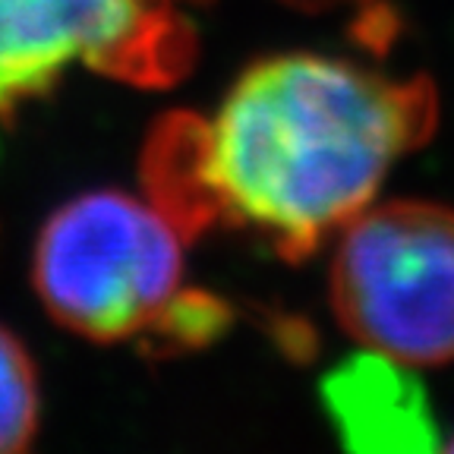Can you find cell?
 <instances>
[{
    "label": "cell",
    "instance_id": "2",
    "mask_svg": "<svg viewBox=\"0 0 454 454\" xmlns=\"http://www.w3.org/2000/svg\"><path fill=\"white\" fill-rule=\"evenodd\" d=\"M32 284L60 325L92 340L190 328L184 227L152 192L98 186L57 206L35 237Z\"/></svg>",
    "mask_w": 454,
    "mask_h": 454
},
{
    "label": "cell",
    "instance_id": "4",
    "mask_svg": "<svg viewBox=\"0 0 454 454\" xmlns=\"http://www.w3.org/2000/svg\"><path fill=\"white\" fill-rule=\"evenodd\" d=\"M155 35L152 0H0V107L79 67H133Z\"/></svg>",
    "mask_w": 454,
    "mask_h": 454
},
{
    "label": "cell",
    "instance_id": "5",
    "mask_svg": "<svg viewBox=\"0 0 454 454\" xmlns=\"http://www.w3.org/2000/svg\"><path fill=\"white\" fill-rule=\"evenodd\" d=\"M322 397L348 448L411 454L439 445L429 395L407 363L360 348V354L328 372Z\"/></svg>",
    "mask_w": 454,
    "mask_h": 454
},
{
    "label": "cell",
    "instance_id": "3",
    "mask_svg": "<svg viewBox=\"0 0 454 454\" xmlns=\"http://www.w3.org/2000/svg\"><path fill=\"white\" fill-rule=\"evenodd\" d=\"M328 294L363 350L407 366L454 363V208L372 202L334 234Z\"/></svg>",
    "mask_w": 454,
    "mask_h": 454
},
{
    "label": "cell",
    "instance_id": "6",
    "mask_svg": "<svg viewBox=\"0 0 454 454\" xmlns=\"http://www.w3.org/2000/svg\"><path fill=\"white\" fill-rule=\"evenodd\" d=\"M42 388L26 344L0 325V454L20 451L38 429Z\"/></svg>",
    "mask_w": 454,
    "mask_h": 454
},
{
    "label": "cell",
    "instance_id": "1",
    "mask_svg": "<svg viewBox=\"0 0 454 454\" xmlns=\"http://www.w3.org/2000/svg\"><path fill=\"white\" fill-rule=\"evenodd\" d=\"M426 79L350 57L271 54L231 82L192 142V177L224 218L284 249L334 240L435 127Z\"/></svg>",
    "mask_w": 454,
    "mask_h": 454
},
{
    "label": "cell",
    "instance_id": "7",
    "mask_svg": "<svg viewBox=\"0 0 454 454\" xmlns=\"http://www.w3.org/2000/svg\"><path fill=\"white\" fill-rule=\"evenodd\" d=\"M448 448H451V451H454V439H451V445H448Z\"/></svg>",
    "mask_w": 454,
    "mask_h": 454
}]
</instances>
